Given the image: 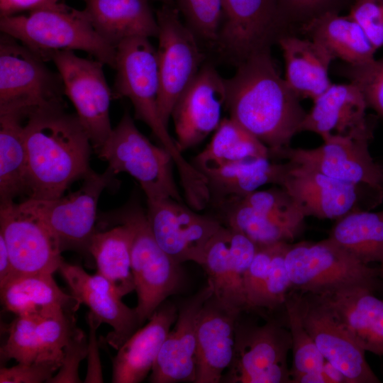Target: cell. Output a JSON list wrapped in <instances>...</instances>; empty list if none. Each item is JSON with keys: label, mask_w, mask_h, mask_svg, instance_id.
I'll use <instances>...</instances> for the list:
<instances>
[{"label": "cell", "mask_w": 383, "mask_h": 383, "mask_svg": "<svg viewBox=\"0 0 383 383\" xmlns=\"http://www.w3.org/2000/svg\"><path fill=\"white\" fill-rule=\"evenodd\" d=\"M229 118L261 141L271 158L290 146L307 113L278 72L271 48L257 51L224 79Z\"/></svg>", "instance_id": "6da1fadb"}, {"label": "cell", "mask_w": 383, "mask_h": 383, "mask_svg": "<svg viewBox=\"0 0 383 383\" xmlns=\"http://www.w3.org/2000/svg\"><path fill=\"white\" fill-rule=\"evenodd\" d=\"M64 102L30 111L24 125L30 199H53L63 196L74 181L92 170L91 143L76 114Z\"/></svg>", "instance_id": "7a4b0ae2"}, {"label": "cell", "mask_w": 383, "mask_h": 383, "mask_svg": "<svg viewBox=\"0 0 383 383\" xmlns=\"http://www.w3.org/2000/svg\"><path fill=\"white\" fill-rule=\"evenodd\" d=\"M116 72L113 98L126 97L131 101L135 118L145 123L171 155L183 190L192 193L204 182V174L184 157L175 139L169 133L158 107L160 89L157 50L149 38L135 37L121 42L116 48Z\"/></svg>", "instance_id": "3957f363"}, {"label": "cell", "mask_w": 383, "mask_h": 383, "mask_svg": "<svg viewBox=\"0 0 383 383\" xmlns=\"http://www.w3.org/2000/svg\"><path fill=\"white\" fill-rule=\"evenodd\" d=\"M0 30L19 41L45 62L62 50H82L114 69L116 50L93 28L84 10L62 3L27 15L1 17Z\"/></svg>", "instance_id": "277c9868"}, {"label": "cell", "mask_w": 383, "mask_h": 383, "mask_svg": "<svg viewBox=\"0 0 383 383\" xmlns=\"http://www.w3.org/2000/svg\"><path fill=\"white\" fill-rule=\"evenodd\" d=\"M107 216V221L126 225L131 231V270L138 296L135 309L141 327L168 296L179 289L180 264L159 245L136 198Z\"/></svg>", "instance_id": "5b68a950"}, {"label": "cell", "mask_w": 383, "mask_h": 383, "mask_svg": "<svg viewBox=\"0 0 383 383\" xmlns=\"http://www.w3.org/2000/svg\"><path fill=\"white\" fill-rule=\"evenodd\" d=\"M285 263L292 287L314 295L350 287L375 289L379 268L361 262L334 240L290 244Z\"/></svg>", "instance_id": "8992f818"}, {"label": "cell", "mask_w": 383, "mask_h": 383, "mask_svg": "<svg viewBox=\"0 0 383 383\" xmlns=\"http://www.w3.org/2000/svg\"><path fill=\"white\" fill-rule=\"evenodd\" d=\"M98 153L114 174L126 172L135 178L147 199H172L182 203L171 155L138 129L128 112L124 113Z\"/></svg>", "instance_id": "52a82bcc"}, {"label": "cell", "mask_w": 383, "mask_h": 383, "mask_svg": "<svg viewBox=\"0 0 383 383\" xmlns=\"http://www.w3.org/2000/svg\"><path fill=\"white\" fill-rule=\"evenodd\" d=\"M302 214L334 219L358 210H370L383 199V191L329 177L308 166L286 160L279 185Z\"/></svg>", "instance_id": "ba28073f"}, {"label": "cell", "mask_w": 383, "mask_h": 383, "mask_svg": "<svg viewBox=\"0 0 383 383\" xmlns=\"http://www.w3.org/2000/svg\"><path fill=\"white\" fill-rule=\"evenodd\" d=\"M45 62L16 39L1 35L0 111H20L28 116L40 106L64 102L62 78Z\"/></svg>", "instance_id": "9c48e42d"}, {"label": "cell", "mask_w": 383, "mask_h": 383, "mask_svg": "<svg viewBox=\"0 0 383 383\" xmlns=\"http://www.w3.org/2000/svg\"><path fill=\"white\" fill-rule=\"evenodd\" d=\"M115 174L109 167L101 174L91 170L77 191L53 199L28 198L21 204L43 220L57 239L61 251L89 253L95 233L96 207L102 192Z\"/></svg>", "instance_id": "30bf717a"}, {"label": "cell", "mask_w": 383, "mask_h": 383, "mask_svg": "<svg viewBox=\"0 0 383 383\" xmlns=\"http://www.w3.org/2000/svg\"><path fill=\"white\" fill-rule=\"evenodd\" d=\"M157 57L160 89L159 112L168 126L173 107L203 65L197 38L182 23L175 6L162 4L157 10Z\"/></svg>", "instance_id": "8fae6325"}, {"label": "cell", "mask_w": 383, "mask_h": 383, "mask_svg": "<svg viewBox=\"0 0 383 383\" xmlns=\"http://www.w3.org/2000/svg\"><path fill=\"white\" fill-rule=\"evenodd\" d=\"M65 87V94L76 109V115L96 152L109 137L111 128L109 108L113 99L104 73V64L74 54L73 50L52 55Z\"/></svg>", "instance_id": "7c38bea8"}, {"label": "cell", "mask_w": 383, "mask_h": 383, "mask_svg": "<svg viewBox=\"0 0 383 383\" xmlns=\"http://www.w3.org/2000/svg\"><path fill=\"white\" fill-rule=\"evenodd\" d=\"M374 126L347 135L327 136L314 148L289 146L277 158L308 166L335 179L383 191V167L374 160L369 150Z\"/></svg>", "instance_id": "4fadbf2b"}, {"label": "cell", "mask_w": 383, "mask_h": 383, "mask_svg": "<svg viewBox=\"0 0 383 383\" xmlns=\"http://www.w3.org/2000/svg\"><path fill=\"white\" fill-rule=\"evenodd\" d=\"M292 349L289 330L274 322L242 326L237 321L235 353L226 380L231 383L291 382L286 360Z\"/></svg>", "instance_id": "5bb4252c"}, {"label": "cell", "mask_w": 383, "mask_h": 383, "mask_svg": "<svg viewBox=\"0 0 383 383\" xmlns=\"http://www.w3.org/2000/svg\"><path fill=\"white\" fill-rule=\"evenodd\" d=\"M147 205L150 228L162 249L178 264L202 266L209 243L223 226L220 221L172 199H147Z\"/></svg>", "instance_id": "9a60e30c"}, {"label": "cell", "mask_w": 383, "mask_h": 383, "mask_svg": "<svg viewBox=\"0 0 383 383\" xmlns=\"http://www.w3.org/2000/svg\"><path fill=\"white\" fill-rule=\"evenodd\" d=\"M286 33L277 0H223V18L216 44L236 66L252 53L271 48Z\"/></svg>", "instance_id": "2e32d148"}, {"label": "cell", "mask_w": 383, "mask_h": 383, "mask_svg": "<svg viewBox=\"0 0 383 383\" xmlns=\"http://www.w3.org/2000/svg\"><path fill=\"white\" fill-rule=\"evenodd\" d=\"M0 235L6 244L13 275L52 274L63 260L55 235L21 203L0 204Z\"/></svg>", "instance_id": "e0dca14e"}, {"label": "cell", "mask_w": 383, "mask_h": 383, "mask_svg": "<svg viewBox=\"0 0 383 383\" xmlns=\"http://www.w3.org/2000/svg\"><path fill=\"white\" fill-rule=\"evenodd\" d=\"M225 102L224 78L212 65H203L177 99L171 114L175 140L182 153L217 129Z\"/></svg>", "instance_id": "ac0fdd59"}, {"label": "cell", "mask_w": 383, "mask_h": 383, "mask_svg": "<svg viewBox=\"0 0 383 383\" xmlns=\"http://www.w3.org/2000/svg\"><path fill=\"white\" fill-rule=\"evenodd\" d=\"M303 323L324 359L347 377L348 383H379L358 345L333 314L310 294H296Z\"/></svg>", "instance_id": "d6986e66"}, {"label": "cell", "mask_w": 383, "mask_h": 383, "mask_svg": "<svg viewBox=\"0 0 383 383\" xmlns=\"http://www.w3.org/2000/svg\"><path fill=\"white\" fill-rule=\"evenodd\" d=\"M68 284L71 295L79 304H84L101 323L113 331L106 341L118 350L139 328L135 307L127 306L112 284L96 272L88 274L81 266L62 260L58 270Z\"/></svg>", "instance_id": "ffe728a7"}, {"label": "cell", "mask_w": 383, "mask_h": 383, "mask_svg": "<svg viewBox=\"0 0 383 383\" xmlns=\"http://www.w3.org/2000/svg\"><path fill=\"white\" fill-rule=\"evenodd\" d=\"M242 312L213 294L204 303L196 329L195 383L221 382L233 360L236 323Z\"/></svg>", "instance_id": "44dd1931"}, {"label": "cell", "mask_w": 383, "mask_h": 383, "mask_svg": "<svg viewBox=\"0 0 383 383\" xmlns=\"http://www.w3.org/2000/svg\"><path fill=\"white\" fill-rule=\"evenodd\" d=\"M213 294L208 284L178 309L173 330L165 338L149 378L152 383L195 382L196 329L206 301Z\"/></svg>", "instance_id": "7402d4cb"}, {"label": "cell", "mask_w": 383, "mask_h": 383, "mask_svg": "<svg viewBox=\"0 0 383 383\" xmlns=\"http://www.w3.org/2000/svg\"><path fill=\"white\" fill-rule=\"evenodd\" d=\"M365 287L312 294L365 352L383 355V299Z\"/></svg>", "instance_id": "603a6c76"}, {"label": "cell", "mask_w": 383, "mask_h": 383, "mask_svg": "<svg viewBox=\"0 0 383 383\" xmlns=\"http://www.w3.org/2000/svg\"><path fill=\"white\" fill-rule=\"evenodd\" d=\"M299 132H311L322 139L347 135L375 125L366 113L368 108L360 90L353 83L332 84L316 98Z\"/></svg>", "instance_id": "cb8c5ba5"}, {"label": "cell", "mask_w": 383, "mask_h": 383, "mask_svg": "<svg viewBox=\"0 0 383 383\" xmlns=\"http://www.w3.org/2000/svg\"><path fill=\"white\" fill-rule=\"evenodd\" d=\"M177 314V307L165 301L148 323L122 344L112 359L113 383H138L146 377Z\"/></svg>", "instance_id": "d4e9b609"}, {"label": "cell", "mask_w": 383, "mask_h": 383, "mask_svg": "<svg viewBox=\"0 0 383 383\" xmlns=\"http://www.w3.org/2000/svg\"><path fill=\"white\" fill-rule=\"evenodd\" d=\"M0 289L1 303L7 311L37 322L77 311L79 306L74 296L57 286L51 273L16 274Z\"/></svg>", "instance_id": "484cf974"}, {"label": "cell", "mask_w": 383, "mask_h": 383, "mask_svg": "<svg viewBox=\"0 0 383 383\" xmlns=\"http://www.w3.org/2000/svg\"><path fill=\"white\" fill-rule=\"evenodd\" d=\"M95 31L116 48L135 37H157L158 24L148 0H83Z\"/></svg>", "instance_id": "4316f807"}, {"label": "cell", "mask_w": 383, "mask_h": 383, "mask_svg": "<svg viewBox=\"0 0 383 383\" xmlns=\"http://www.w3.org/2000/svg\"><path fill=\"white\" fill-rule=\"evenodd\" d=\"M277 43L284 60V79L301 99L314 100L333 84L328 73L335 58L323 45L292 34L281 36Z\"/></svg>", "instance_id": "83f0119b"}, {"label": "cell", "mask_w": 383, "mask_h": 383, "mask_svg": "<svg viewBox=\"0 0 383 383\" xmlns=\"http://www.w3.org/2000/svg\"><path fill=\"white\" fill-rule=\"evenodd\" d=\"M301 33L326 48L334 57L355 65L374 60L377 49L348 14L328 12L299 28Z\"/></svg>", "instance_id": "f1b7e54d"}, {"label": "cell", "mask_w": 383, "mask_h": 383, "mask_svg": "<svg viewBox=\"0 0 383 383\" xmlns=\"http://www.w3.org/2000/svg\"><path fill=\"white\" fill-rule=\"evenodd\" d=\"M285 162L269 157L237 161L201 172L206 178L210 202L228 197L244 196L266 184L279 185Z\"/></svg>", "instance_id": "f546056e"}, {"label": "cell", "mask_w": 383, "mask_h": 383, "mask_svg": "<svg viewBox=\"0 0 383 383\" xmlns=\"http://www.w3.org/2000/svg\"><path fill=\"white\" fill-rule=\"evenodd\" d=\"M26 117L20 111H0V204L28 192L22 123Z\"/></svg>", "instance_id": "4dcf8cb0"}, {"label": "cell", "mask_w": 383, "mask_h": 383, "mask_svg": "<svg viewBox=\"0 0 383 383\" xmlns=\"http://www.w3.org/2000/svg\"><path fill=\"white\" fill-rule=\"evenodd\" d=\"M213 204L221 211L227 227L242 233L258 247L289 243L304 229L253 209L240 196L225 198Z\"/></svg>", "instance_id": "1f68e13d"}, {"label": "cell", "mask_w": 383, "mask_h": 383, "mask_svg": "<svg viewBox=\"0 0 383 383\" xmlns=\"http://www.w3.org/2000/svg\"><path fill=\"white\" fill-rule=\"evenodd\" d=\"M131 241L130 229L126 225L117 224L110 230L96 231L89 245L97 272L112 284L121 297L135 290Z\"/></svg>", "instance_id": "d6a6232c"}, {"label": "cell", "mask_w": 383, "mask_h": 383, "mask_svg": "<svg viewBox=\"0 0 383 383\" xmlns=\"http://www.w3.org/2000/svg\"><path fill=\"white\" fill-rule=\"evenodd\" d=\"M365 264L383 262V211H352L336 220L328 236Z\"/></svg>", "instance_id": "836d02e7"}, {"label": "cell", "mask_w": 383, "mask_h": 383, "mask_svg": "<svg viewBox=\"0 0 383 383\" xmlns=\"http://www.w3.org/2000/svg\"><path fill=\"white\" fill-rule=\"evenodd\" d=\"M255 157L271 158L270 151L256 137L228 117L222 118L211 141L194 157L192 164L201 171Z\"/></svg>", "instance_id": "e575fe53"}, {"label": "cell", "mask_w": 383, "mask_h": 383, "mask_svg": "<svg viewBox=\"0 0 383 383\" xmlns=\"http://www.w3.org/2000/svg\"><path fill=\"white\" fill-rule=\"evenodd\" d=\"M230 228L223 226L209 243L202 267L208 274L213 295L223 304L241 311L245 309L238 296L230 265Z\"/></svg>", "instance_id": "d590c367"}, {"label": "cell", "mask_w": 383, "mask_h": 383, "mask_svg": "<svg viewBox=\"0 0 383 383\" xmlns=\"http://www.w3.org/2000/svg\"><path fill=\"white\" fill-rule=\"evenodd\" d=\"M293 353L290 376L312 372H322L325 361L301 318L297 295L287 296L284 302Z\"/></svg>", "instance_id": "8d00e7d4"}, {"label": "cell", "mask_w": 383, "mask_h": 383, "mask_svg": "<svg viewBox=\"0 0 383 383\" xmlns=\"http://www.w3.org/2000/svg\"><path fill=\"white\" fill-rule=\"evenodd\" d=\"M75 311L37 322L38 357L37 361H52L60 365L64 348L76 326Z\"/></svg>", "instance_id": "74e56055"}, {"label": "cell", "mask_w": 383, "mask_h": 383, "mask_svg": "<svg viewBox=\"0 0 383 383\" xmlns=\"http://www.w3.org/2000/svg\"><path fill=\"white\" fill-rule=\"evenodd\" d=\"M187 26L198 39L216 43L223 18V0H176Z\"/></svg>", "instance_id": "f35d334b"}, {"label": "cell", "mask_w": 383, "mask_h": 383, "mask_svg": "<svg viewBox=\"0 0 383 383\" xmlns=\"http://www.w3.org/2000/svg\"><path fill=\"white\" fill-rule=\"evenodd\" d=\"M37 321L17 316L7 329L8 337L1 346V360H15L18 363H31L38 360V340Z\"/></svg>", "instance_id": "ab89813d"}, {"label": "cell", "mask_w": 383, "mask_h": 383, "mask_svg": "<svg viewBox=\"0 0 383 383\" xmlns=\"http://www.w3.org/2000/svg\"><path fill=\"white\" fill-rule=\"evenodd\" d=\"M253 209L284 223L304 228L306 217L302 214L292 196L282 187L256 190L240 196Z\"/></svg>", "instance_id": "60d3db41"}, {"label": "cell", "mask_w": 383, "mask_h": 383, "mask_svg": "<svg viewBox=\"0 0 383 383\" xmlns=\"http://www.w3.org/2000/svg\"><path fill=\"white\" fill-rule=\"evenodd\" d=\"M339 72L360 90L367 107L383 118V58L360 65L345 63Z\"/></svg>", "instance_id": "b9f144b4"}, {"label": "cell", "mask_w": 383, "mask_h": 383, "mask_svg": "<svg viewBox=\"0 0 383 383\" xmlns=\"http://www.w3.org/2000/svg\"><path fill=\"white\" fill-rule=\"evenodd\" d=\"M290 243L280 242L274 245L268 274L265 284L261 308L273 309L284 304L292 284L285 263Z\"/></svg>", "instance_id": "7bdbcfd3"}, {"label": "cell", "mask_w": 383, "mask_h": 383, "mask_svg": "<svg viewBox=\"0 0 383 383\" xmlns=\"http://www.w3.org/2000/svg\"><path fill=\"white\" fill-rule=\"evenodd\" d=\"M229 245L233 287L238 296L247 309L244 280L259 247L246 235L232 228H230Z\"/></svg>", "instance_id": "ee69618b"}, {"label": "cell", "mask_w": 383, "mask_h": 383, "mask_svg": "<svg viewBox=\"0 0 383 383\" xmlns=\"http://www.w3.org/2000/svg\"><path fill=\"white\" fill-rule=\"evenodd\" d=\"M275 244L259 247L246 272L244 291L247 309L261 308L265 284Z\"/></svg>", "instance_id": "f6af8a7d"}, {"label": "cell", "mask_w": 383, "mask_h": 383, "mask_svg": "<svg viewBox=\"0 0 383 383\" xmlns=\"http://www.w3.org/2000/svg\"><path fill=\"white\" fill-rule=\"evenodd\" d=\"M348 14L377 50L383 47V0H355Z\"/></svg>", "instance_id": "bcb514c9"}, {"label": "cell", "mask_w": 383, "mask_h": 383, "mask_svg": "<svg viewBox=\"0 0 383 383\" xmlns=\"http://www.w3.org/2000/svg\"><path fill=\"white\" fill-rule=\"evenodd\" d=\"M64 357L59 372L48 383H79V366L87 355V340L83 331L77 326L64 348Z\"/></svg>", "instance_id": "7dc6e473"}, {"label": "cell", "mask_w": 383, "mask_h": 383, "mask_svg": "<svg viewBox=\"0 0 383 383\" xmlns=\"http://www.w3.org/2000/svg\"><path fill=\"white\" fill-rule=\"evenodd\" d=\"M60 366L52 361H35L18 363L11 367H3L0 370V383L48 382Z\"/></svg>", "instance_id": "c3c4849f"}, {"label": "cell", "mask_w": 383, "mask_h": 383, "mask_svg": "<svg viewBox=\"0 0 383 383\" xmlns=\"http://www.w3.org/2000/svg\"><path fill=\"white\" fill-rule=\"evenodd\" d=\"M87 323L89 326L87 355V372L84 382L101 383L104 382V379L96 339V330L101 321L93 313L89 311L87 315Z\"/></svg>", "instance_id": "681fc988"}, {"label": "cell", "mask_w": 383, "mask_h": 383, "mask_svg": "<svg viewBox=\"0 0 383 383\" xmlns=\"http://www.w3.org/2000/svg\"><path fill=\"white\" fill-rule=\"evenodd\" d=\"M59 0H0L1 17L55 5Z\"/></svg>", "instance_id": "f907efd6"}, {"label": "cell", "mask_w": 383, "mask_h": 383, "mask_svg": "<svg viewBox=\"0 0 383 383\" xmlns=\"http://www.w3.org/2000/svg\"><path fill=\"white\" fill-rule=\"evenodd\" d=\"M355 1V0H309L312 19L328 12L340 13L345 8L350 9Z\"/></svg>", "instance_id": "816d5d0a"}, {"label": "cell", "mask_w": 383, "mask_h": 383, "mask_svg": "<svg viewBox=\"0 0 383 383\" xmlns=\"http://www.w3.org/2000/svg\"><path fill=\"white\" fill-rule=\"evenodd\" d=\"M13 275V268L6 242L0 235V287Z\"/></svg>", "instance_id": "f5cc1de1"}, {"label": "cell", "mask_w": 383, "mask_h": 383, "mask_svg": "<svg viewBox=\"0 0 383 383\" xmlns=\"http://www.w3.org/2000/svg\"><path fill=\"white\" fill-rule=\"evenodd\" d=\"M322 372L328 383H348L345 374L328 361H324Z\"/></svg>", "instance_id": "db71d44e"}, {"label": "cell", "mask_w": 383, "mask_h": 383, "mask_svg": "<svg viewBox=\"0 0 383 383\" xmlns=\"http://www.w3.org/2000/svg\"><path fill=\"white\" fill-rule=\"evenodd\" d=\"M294 383H328L322 372H304L291 377Z\"/></svg>", "instance_id": "11a10c76"}, {"label": "cell", "mask_w": 383, "mask_h": 383, "mask_svg": "<svg viewBox=\"0 0 383 383\" xmlns=\"http://www.w3.org/2000/svg\"><path fill=\"white\" fill-rule=\"evenodd\" d=\"M155 1H158L162 3V4L174 6V0H155Z\"/></svg>", "instance_id": "9f6ffc18"}, {"label": "cell", "mask_w": 383, "mask_h": 383, "mask_svg": "<svg viewBox=\"0 0 383 383\" xmlns=\"http://www.w3.org/2000/svg\"><path fill=\"white\" fill-rule=\"evenodd\" d=\"M379 277L383 280V262L380 263V267L379 268Z\"/></svg>", "instance_id": "6f0895ef"}]
</instances>
